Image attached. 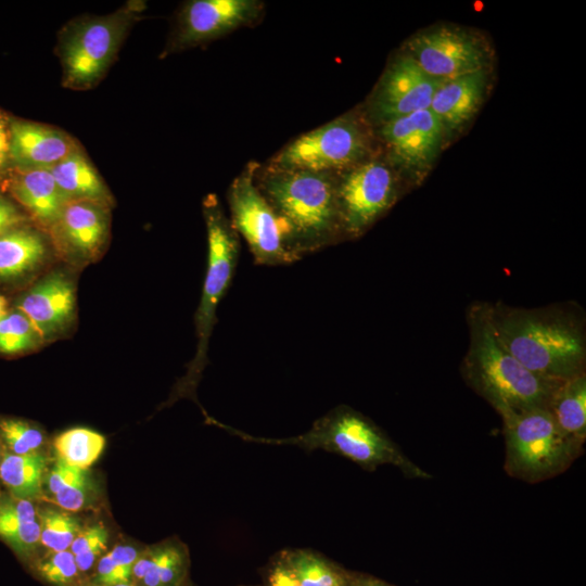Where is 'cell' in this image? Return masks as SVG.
<instances>
[{
    "label": "cell",
    "mask_w": 586,
    "mask_h": 586,
    "mask_svg": "<svg viewBox=\"0 0 586 586\" xmlns=\"http://www.w3.org/2000/svg\"><path fill=\"white\" fill-rule=\"evenodd\" d=\"M491 319L499 342L533 373L553 381L585 373V321L573 307L497 303L491 305Z\"/></svg>",
    "instance_id": "6da1fadb"
},
{
    "label": "cell",
    "mask_w": 586,
    "mask_h": 586,
    "mask_svg": "<svg viewBox=\"0 0 586 586\" xmlns=\"http://www.w3.org/2000/svg\"><path fill=\"white\" fill-rule=\"evenodd\" d=\"M469 346L461 365L467 384L500 415L546 408L563 381L548 380L525 368L497 339L491 305L468 311Z\"/></svg>",
    "instance_id": "7a4b0ae2"
},
{
    "label": "cell",
    "mask_w": 586,
    "mask_h": 586,
    "mask_svg": "<svg viewBox=\"0 0 586 586\" xmlns=\"http://www.w3.org/2000/svg\"><path fill=\"white\" fill-rule=\"evenodd\" d=\"M256 183L288 225L301 257L343 239L332 173L269 167Z\"/></svg>",
    "instance_id": "3957f363"
},
{
    "label": "cell",
    "mask_w": 586,
    "mask_h": 586,
    "mask_svg": "<svg viewBox=\"0 0 586 586\" xmlns=\"http://www.w3.org/2000/svg\"><path fill=\"white\" fill-rule=\"evenodd\" d=\"M506 444L505 471L527 483L564 472L583 453V445L564 435L546 408L500 416Z\"/></svg>",
    "instance_id": "277c9868"
},
{
    "label": "cell",
    "mask_w": 586,
    "mask_h": 586,
    "mask_svg": "<svg viewBox=\"0 0 586 586\" xmlns=\"http://www.w3.org/2000/svg\"><path fill=\"white\" fill-rule=\"evenodd\" d=\"M142 8L132 2L111 14L81 17L65 26L58 44L64 87L89 89L102 79Z\"/></svg>",
    "instance_id": "5b68a950"
},
{
    "label": "cell",
    "mask_w": 586,
    "mask_h": 586,
    "mask_svg": "<svg viewBox=\"0 0 586 586\" xmlns=\"http://www.w3.org/2000/svg\"><path fill=\"white\" fill-rule=\"evenodd\" d=\"M231 225L245 240L255 264L277 266L302 257L291 231L263 195L256 183V165L251 163L228 190Z\"/></svg>",
    "instance_id": "8992f818"
},
{
    "label": "cell",
    "mask_w": 586,
    "mask_h": 586,
    "mask_svg": "<svg viewBox=\"0 0 586 586\" xmlns=\"http://www.w3.org/2000/svg\"><path fill=\"white\" fill-rule=\"evenodd\" d=\"M203 213L207 229V269L195 315L198 343L194 358L189 366L190 381L194 380L206 365L217 307L231 284L240 253L238 233L224 214L215 194L205 198Z\"/></svg>",
    "instance_id": "52a82bcc"
},
{
    "label": "cell",
    "mask_w": 586,
    "mask_h": 586,
    "mask_svg": "<svg viewBox=\"0 0 586 586\" xmlns=\"http://www.w3.org/2000/svg\"><path fill=\"white\" fill-rule=\"evenodd\" d=\"M313 441L334 450L365 468L393 464L407 477L431 479L432 475L413 463L371 421L347 407L335 411L317 423L309 434Z\"/></svg>",
    "instance_id": "ba28073f"
},
{
    "label": "cell",
    "mask_w": 586,
    "mask_h": 586,
    "mask_svg": "<svg viewBox=\"0 0 586 586\" xmlns=\"http://www.w3.org/2000/svg\"><path fill=\"white\" fill-rule=\"evenodd\" d=\"M366 150V136L359 125L343 117L296 138L280 151L270 167L332 173L354 165Z\"/></svg>",
    "instance_id": "9c48e42d"
},
{
    "label": "cell",
    "mask_w": 586,
    "mask_h": 586,
    "mask_svg": "<svg viewBox=\"0 0 586 586\" xmlns=\"http://www.w3.org/2000/svg\"><path fill=\"white\" fill-rule=\"evenodd\" d=\"M395 180L380 162L356 166L337 180V204L344 238L362 234L394 203Z\"/></svg>",
    "instance_id": "30bf717a"
},
{
    "label": "cell",
    "mask_w": 586,
    "mask_h": 586,
    "mask_svg": "<svg viewBox=\"0 0 586 586\" xmlns=\"http://www.w3.org/2000/svg\"><path fill=\"white\" fill-rule=\"evenodd\" d=\"M263 3L256 0H193L179 15L167 50L191 48L256 22Z\"/></svg>",
    "instance_id": "8fae6325"
},
{
    "label": "cell",
    "mask_w": 586,
    "mask_h": 586,
    "mask_svg": "<svg viewBox=\"0 0 586 586\" xmlns=\"http://www.w3.org/2000/svg\"><path fill=\"white\" fill-rule=\"evenodd\" d=\"M408 55L426 74L442 80L484 71L487 60L486 50L476 38L443 27L411 38Z\"/></svg>",
    "instance_id": "7c38bea8"
},
{
    "label": "cell",
    "mask_w": 586,
    "mask_h": 586,
    "mask_svg": "<svg viewBox=\"0 0 586 586\" xmlns=\"http://www.w3.org/2000/svg\"><path fill=\"white\" fill-rule=\"evenodd\" d=\"M443 81L426 74L408 54L399 56L379 82L370 104L371 115L385 124L429 109Z\"/></svg>",
    "instance_id": "4fadbf2b"
},
{
    "label": "cell",
    "mask_w": 586,
    "mask_h": 586,
    "mask_svg": "<svg viewBox=\"0 0 586 586\" xmlns=\"http://www.w3.org/2000/svg\"><path fill=\"white\" fill-rule=\"evenodd\" d=\"M109 226V207L88 201H72L49 231L64 258L84 263L98 257L107 239Z\"/></svg>",
    "instance_id": "5bb4252c"
},
{
    "label": "cell",
    "mask_w": 586,
    "mask_h": 586,
    "mask_svg": "<svg viewBox=\"0 0 586 586\" xmlns=\"http://www.w3.org/2000/svg\"><path fill=\"white\" fill-rule=\"evenodd\" d=\"M16 309L29 319L42 341L53 339L73 319L75 311L73 283L65 275L52 272L17 300Z\"/></svg>",
    "instance_id": "9a60e30c"
},
{
    "label": "cell",
    "mask_w": 586,
    "mask_h": 586,
    "mask_svg": "<svg viewBox=\"0 0 586 586\" xmlns=\"http://www.w3.org/2000/svg\"><path fill=\"white\" fill-rule=\"evenodd\" d=\"M443 125L430 109L382 124L381 136L404 165L424 167L438 152Z\"/></svg>",
    "instance_id": "2e32d148"
},
{
    "label": "cell",
    "mask_w": 586,
    "mask_h": 586,
    "mask_svg": "<svg viewBox=\"0 0 586 586\" xmlns=\"http://www.w3.org/2000/svg\"><path fill=\"white\" fill-rule=\"evenodd\" d=\"M9 130L10 161L22 169H50L79 150L73 138L51 126L14 120Z\"/></svg>",
    "instance_id": "e0dca14e"
},
{
    "label": "cell",
    "mask_w": 586,
    "mask_h": 586,
    "mask_svg": "<svg viewBox=\"0 0 586 586\" xmlns=\"http://www.w3.org/2000/svg\"><path fill=\"white\" fill-rule=\"evenodd\" d=\"M13 198L48 230L69 202L50 169L18 168L10 180Z\"/></svg>",
    "instance_id": "ac0fdd59"
},
{
    "label": "cell",
    "mask_w": 586,
    "mask_h": 586,
    "mask_svg": "<svg viewBox=\"0 0 586 586\" xmlns=\"http://www.w3.org/2000/svg\"><path fill=\"white\" fill-rule=\"evenodd\" d=\"M485 87V69L446 79L436 90L429 109L443 127H459L477 110Z\"/></svg>",
    "instance_id": "d6986e66"
},
{
    "label": "cell",
    "mask_w": 586,
    "mask_h": 586,
    "mask_svg": "<svg viewBox=\"0 0 586 586\" xmlns=\"http://www.w3.org/2000/svg\"><path fill=\"white\" fill-rule=\"evenodd\" d=\"M0 540L28 565L38 558L40 525L34 501L0 493Z\"/></svg>",
    "instance_id": "ffe728a7"
},
{
    "label": "cell",
    "mask_w": 586,
    "mask_h": 586,
    "mask_svg": "<svg viewBox=\"0 0 586 586\" xmlns=\"http://www.w3.org/2000/svg\"><path fill=\"white\" fill-rule=\"evenodd\" d=\"M189 561L177 545H163L140 552L131 571L133 586H184Z\"/></svg>",
    "instance_id": "44dd1931"
},
{
    "label": "cell",
    "mask_w": 586,
    "mask_h": 586,
    "mask_svg": "<svg viewBox=\"0 0 586 586\" xmlns=\"http://www.w3.org/2000/svg\"><path fill=\"white\" fill-rule=\"evenodd\" d=\"M50 171L69 202L88 201L106 207L112 204L106 186L80 150L51 167Z\"/></svg>",
    "instance_id": "7402d4cb"
},
{
    "label": "cell",
    "mask_w": 586,
    "mask_h": 586,
    "mask_svg": "<svg viewBox=\"0 0 586 586\" xmlns=\"http://www.w3.org/2000/svg\"><path fill=\"white\" fill-rule=\"evenodd\" d=\"M547 410L559 430L584 445L586 438V374L561 382L553 392Z\"/></svg>",
    "instance_id": "603a6c76"
},
{
    "label": "cell",
    "mask_w": 586,
    "mask_h": 586,
    "mask_svg": "<svg viewBox=\"0 0 586 586\" xmlns=\"http://www.w3.org/2000/svg\"><path fill=\"white\" fill-rule=\"evenodd\" d=\"M47 254L42 237L29 227H17L0 235V279L21 277L39 266Z\"/></svg>",
    "instance_id": "cb8c5ba5"
},
{
    "label": "cell",
    "mask_w": 586,
    "mask_h": 586,
    "mask_svg": "<svg viewBox=\"0 0 586 586\" xmlns=\"http://www.w3.org/2000/svg\"><path fill=\"white\" fill-rule=\"evenodd\" d=\"M47 458L41 453H4L0 462V484L17 499L36 501L43 495Z\"/></svg>",
    "instance_id": "d4e9b609"
},
{
    "label": "cell",
    "mask_w": 586,
    "mask_h": 586,
    "mask_svg": "<svg viewBox=\"0 0 586 586\" xmlns=\"http://www.w3.org/2000/svg\"><path fill=\"white\" fill-rule=\"evenodd\" d=\"M52 501L61 509L76 512L84 509L91 496V484L86 470L58 458L48 475Z\"/></svg>",
    "instance_id": "484cf974"
},
{
    "label": "cell",
    "mask_w": 586,
    "mask_h": 586,
    "mask_svg": "<svg viewBox=\"0 0 586 586\" xmlns=\"http://www.w3.org/2000/svg\"><path fill=\"white\" fill-rule=\"evenodd\" d=\"M58 458L81 470L90 468L102 454L105 438L100 433L74 428L59 434L53 442Z\"/></svg>",
    "instance_id": "4316f807"
},
{
    "label": "cell",
    "mask_w": 586,
    "mask_h": 586,
    "mask_svg": "<svg viewBox=\"0 0 586 586\" xmlns=\"http://www.w3.org/2000/svg\"><path fill=\"white\" fill-rule=\"evenodd\" d=\"M37 517L40 525V545L48 552L69 549L82 528L77 518L61 508L47 506L37 508Z\"/></svg>",
    "instance_id": "83f0119b"
},
{
    "label": "cell",
    "mask_w": 586,
    "mask_h": 586,
    "mask_svg": "<svg viewBox=\"0 0 586 586\" xmlns=\"http://www.w3.org/2000/svg\"><path fill=\"white\" fill-rule=\"evenodd\" d=\"M35 575L51 586H87L88 577L78 569L75 556L67 549L51 551L30 564Z\"/></svg>",
    "instance_id": "f1b7e54d"
},
{
    "label": "cell",
    "mask_w": 586,
    "mask_h": 586,
    "mask_svg": "<svg viewBox=\"0 0 586 586\" xmlns=\"http://www.w3.org/2000/svg\"><path fill=\"white\" fill-rule=\"evenodd\" d=\"M140 551L130 545H116L97 562L88 584L95 586L131 583L132 566Z\"/></svg>",
    "instance_id": "f546056e"
},
{
    "label": "cell",
    "mask_w": 586,
    "mask_h": 586,
    "mask_svg": "<svg viewBox=\"0 0 586 586\" xmlns=\"http://www.w3.org/2000/svg\"><path fill=\"white\" fill-rule=\"evenodd\" d=\"M42 342L29 319L18 309L0 318V353L14 355L30 351Z\"/></svg>",
    "instance_id": "4dcf8cb0"
},
{
    "label": "cell",
    "mask_w": 586,
    "mask_h": 586,
    "mask_svg": "<svg viewBox=\"0 0 586 586\" xmlns=\"http://www.w3.org/2000/svg\"><path fill=\"white\" fill-rule=\"evenodd\" d=\"M0 440L4 450L14 455L38 453L43 433L33 423L13 417H0Z\"/></svg>",
    "instance_id": "1f68e13d"
},
{
    "label": "cell",
    "mask_w": 586,
    "mask_h": 586,
    "mask_svg": "<svg viewBox=\"0 0 586 586\" xmlns=\"http://www.w3.org/2000/svg\"><path fill=\"white\" fill-rule=\"evenodd\" d=\"M109 533L102 523L81 528L69 551L75 556L79 571L89 578L99 559L106 552Z\"/></svg>",
    "instance_id": "d6a6232c"
},
{
    "label": "cell",
    "mask_w": 586,
    "mask_h": 586,
    "mask_svg": "<svg viewBox=\"0 0 586 586\" xmlns=\"http://www.w3.org/2000/svg\"><path fill=\"white\" fill-rule=\"evenodd\" d=\"M286 563L302 586H335L343 582L324 561L309 552L293 553Z\"/></svg>",
    "instance_id": "836d02e7"
},
{
    "label": "cell",
    "mask_w": 586,
    "mask_h": 586,
    "mask_svg": "<svg viewBox=\"0 0 586 586\" xmlns=\"http://www.w3.org/2000/svg\"><path fill=\"white\" fill-rule=\"evenodd\" d=\"M24 217L18 209L5 198L0 195V235L21 227Z\"/></svg>",
    "instance_id": "e575fe53"
},
{
    "label": "cell",
    "mask_w": 586,
    "mask_h": 586,
    "mask_svg": "<svg viewBox=\"0 0 586 586\" xmlns=\"http://www.w3.org/2000/svg\"><path fill=\"white\" fill-rule=\"evenodd\" d=\"M270 586H302L292 569L285 564L276 565L269 574Z\"/></svg>",
    "instance_id": "d590c367"
},
{
    "label": "cell",
    "mask_w": 586,
    "mask_h": 586,
    "mask_svg": "<svg viewBox=\"0 0 586 586\" xmlns=\"http://www.w3.org/2000/svg\"><path fill=\"white\" fill-rule=\"evenodd\" d=\"M10 161V130L9 126L0 119V174Z\"/></svg>",
    "instance_id": "8d00e7d4"
},
{
    "label": "cell",
    "mask_w": 586,
    "mask_h": 586,
    "mask_svg": "<svg viewBox=\"0 0 586 586\" xmlns=\"http://www.w3.org/2000/svg\"><path fill=\"white\" fill-rule=\"evenodd\" d=\"M354 586H390L381 581L373 578H362L357 581Z\"/></svg>",
    "instance_id": "74e56055"
},
{
    "label": "cell",
    "mask_w": 586,
    "mask_h": 586,
    "mask_svg": "<svg viewBox=\"0 0 586 586\" xmlns=\"http://www.w3.org/2000/svg\"><path fill=\"white\" fill-rule=\"evenodd\" d=\"M7 313V302L3 296L0 295V318Z\"/></svg>",
    "instance_id": "f35d334b"
},
{
    "label": "cell",
    "mask_w": 586,
    "mask_h": 586,
    "mask_svg": "<svg viewBox=\"0 0 586 586\" xmlns=\"http://www.w3.org/2000/svg\"><path fill=\"white\" fill-rule=\"evenodd\" d=\"M87 586H95V585L87 584ZM103 586H133V585L131 583H126V584H114V585H103Z\"/></svg>",
    "instance_id": "ab89813d"
},
{
    "label": "cell",
    "mask_w": 586,
    "mask_h": 586,
    "mask_svg": "<svg viewBox=\"0 0 586 586\" xmlns=\"http://www.w3.org/2000/svg\"><path fill=\"white\" fill-rule=\"evenodd\" d=\"M4 453H5V450H4V447H3L2 442L0 440V462L2 460V457H3Z\"/></svg>",
    "instance_id": "60d3db41"
},
{
    "label": "cell",
    "mask_w": 586,
    "mask_h": 586,
    "mask_svg": "<svg viewBox=\"0 0 586 586\" xmlns=\"http://www.w3.org/2000/svg\"><path fill=\"white\" fill-rule=\"evenodd\" d=\"M335 586H343V582H342V583H340V584H337V585H335Z\"/></svg>",
    "instance_id": "b9f144b4"
},
{
    "label": "cell",
    "mask_w": 586,
    "mask_h": 586,
    "mask_svg": "<svg viewBox=\"0 0 586 586\" xmlns=\"http://www.w3.org/2000/svg\"><path fill=\"white\" fill-rule=\"evenodd\" d=\"M1 485V484H0ZM0 493H1V489H0Z\"/></svg>",
    "instance_id": "7bdbcfd3"
}]
</instances>
